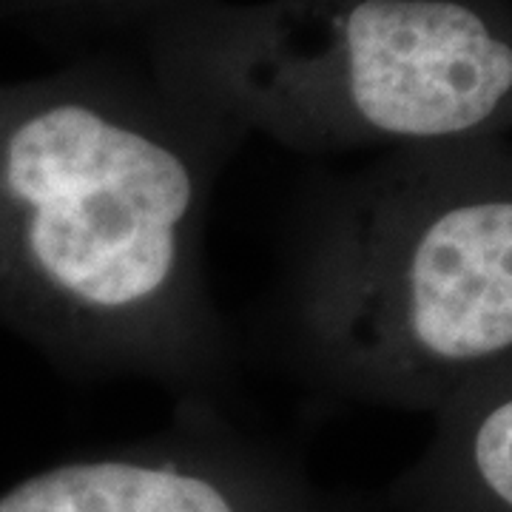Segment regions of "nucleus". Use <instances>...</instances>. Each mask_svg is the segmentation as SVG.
I'll use <instances>...</instances> for the list:
<instances>
[{
  "instance_id": "obj_1",
  "label": "nucleus",
  "mask_w": 512,
  "mask_h": 512,
  "mask_svg": "<svg viewBox=\"0 0 512 512\" xmlns=\"http://www.w3.org/2000/svg\"><path fill=\"white\" fill-rule=\"evenodd\" d=\"M86 86L0 89V330L77 384L228 399L208 231L231 131Z\"/></svg>"
},
{
  "instance_id": "obj_2",
  "label": "nucleus",
  "mask_w": 512,
  "mask_h": 512,
  "mask_svg": "<svg viewBox=\"0 0 512 512\" xmlns=\"http://www.w3.org/2000/svg\"><path fill=\"white\" fill-rule=\"evenodd\" d=\"M262 342L322 410L436 416L512 362V148H399L299 191Z\"/></svg>"
},
{
  "instance_id": "obj_3",
  "label": "nucleus",
  "mask_w": 512,
  "mask_h": 512,
  "mask_svg": "<svg viewBox=\"0 0 512 512\" xmlns=\"http://www.w3.org/2000/svg\"><path fill=\"white\" fill-rule=\"evenodd\" d=\"M328 40L274 29L197 37L194 69L239 117L299 148H419L512 123V35L464 0H353Z\"/></svg>"
},
{
  "instance_id": "obj_4",
  "label": "nucleus",
  "mask_w": 512,
  "mask_h": 512,
  "mask_svg": "<svg viewBox=\"0 0 512 512\" xmlns=\"http://www.w3.org/2000/svg\"><path fill=\"white\" fill-rule=\"evenodd\" d=\"M365 512H512V362L441 407L424 450L365 493Z\"/></svg>"
}]
</instances>
